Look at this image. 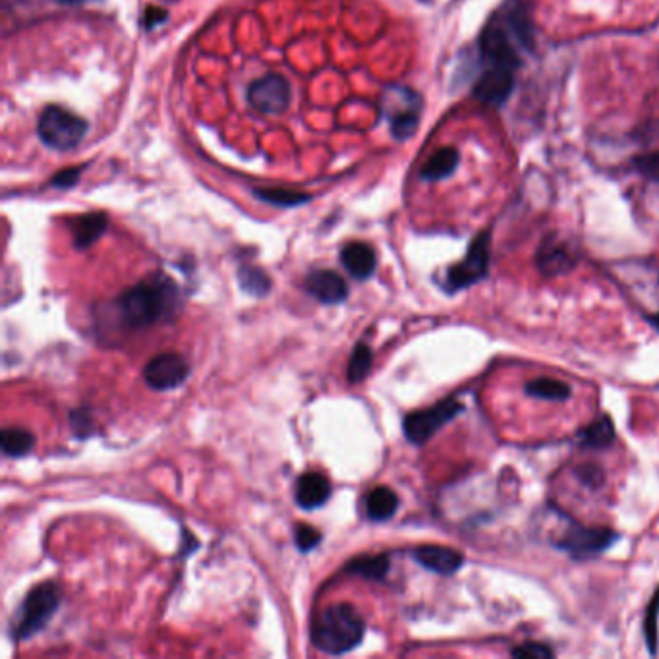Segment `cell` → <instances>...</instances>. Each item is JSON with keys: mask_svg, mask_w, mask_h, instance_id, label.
Masks as SVG:
<instances>
[{"mask_svg": "<svg viewBox=\"0 0 659 659\" xmlns=\"http://www.w3.org/2000/svg\"><path fill=\"white\" fill-rule=\"evenodd\" d=\"M116 308L126 325L144 329L161 321H174L182 310V294L167 275L155 273L122 292L116 300Z\"/></svg>", "mask_w": 659, "mask_h": 659, "instance_id": "1", "label": "cell"}, {"mask_svg": "<svg viewBox=\"0 0 659 659\" xmlns=\"http://www.w3.org/2000/svg\"><path fill=\"white\" fill-rule=\"evenodd\" d=\"M366 636V623L350 603L325 607L312 625V642L329 656H343L356 650Z\"/></svg>", "mask_w": 659, "mask_h": 659, "instance_id": "2", "label": "cell"}, {"mask_svg": "<svg viewBox=\"0 0 659 659\" xmlns=\"http://www.w3.org/2000/svg\"><path fill=\"white\" fill-rule=\"evenodd\" d=\"M60 605V590L53 582H43L35 586L24 603L18 609L12 625V638L16 642L29 640L37 632L43 631L47 623L53 619Z\"/></svg>", "mask_w": 659, "mask_h": 659, "instance_id": "3", "label": "cell"}, {"mask_svg": "<svg viewBox=\"0 0 659 659\" xmlns=\"http://www.w3.org/2000/svg\"><path fill=\"white\" fill-rule=\"evenodd\" d=\"M87 122L82 116L74 115L62 107H47L39 118V138L41 142L57 151H68L84 140Z\"/></svg>", "mask_w": 659, "mask_h": 659, "instance_id": "4", "label": "cell"}, {"mask_svg": "<svg viewBox=\"0 0 659 659\" xmlns=\"http://www.w3.org/2000/svg\"><path fill=\"white\" fill-rule=\"evenodd\" d=\"M464 410V404L457 399L437 402L435 406L412 412L404 418V435L414 445H424L431 437L441 430L445 424L455 420L460 412Z\"/></svg>", "mask_w": 659, "mask_h": 659, "instance_id": "5", "label": "cell"}, {"mask_svg": "<svg viewBox=\"0 0 659 659\" xmlns=\"http://www.w3.org/2000/svg\"><path fill=\"white\" fill-rule=\"evenodd\" d=\"M489 240H491L489 232H482L472 240L464 259L447 271V279H445L447 290L459 292L462 288L472 287L488 277Z\"/></svg>", "mask_w": 659, "mask_h": 659, "instance_id": "6", "label": "cell"}, {"mask_svg": "<svg viewBox=\"0 0 659 659\" xmlns=\"http://www.w3.org/2000/svg\"><path fill=\"white\" fill-rule=\"evenodd\" d=\"M246 99L252 109L263 115H281L290 107L292 91L283 76L267 74L250 84L246 91Z\"/></svg>", "mask_w": 659, "mask_h": 659, "instance_id": "7", "label": "cell"}, {"mask_svg": "<svg viewBox=\"0 0 659 659\" xmlns=\"http://www.w3.org/2000/svg\"><path fill=\"white\" fill-rule=\"evenodd\" d=\"M615 540L617 534L611 528H603V526L588 528V526L573 524L569 530L563 532L561 540L555 545L565 549L576 559H588L603 553L607 547L615 544Z\"/></svg>", "mask_w": 659, "mask_h": 659, "instance_id": "8", "label": "cell"}, {"mask_svg": "<svg viewBox=\"0 0 659 659\" xmlns=\"http://www.w3.org/2000/svg\"><path fill=\"white\" fill-rule=\"evenodd\" d=\"M188 373L190 368L180 354L163 352L147 362L144 379L145 383L155 391H171L188 379Z\"/></svg>", "mask_w": 659, "mask_h": 659, "instance_id": "9", "label": "cell"}, {"mask_svg": "<svg viewBox=\"0 0 659 659\" xmlns=\"http://www.w3.org/2000/svg\"><path fill=\"white\" fill-rule=\"evenodd\" d=\"M515 87V70L486 66L474 86V97L484 105H503Z\"/></svg>", "mask_w": 659, "mask_h": 659, "instance_id": "10", "label": "cell"}, {"mask_svg": "<svg viewBox=\"0 0 659 659\" xmlns=\"http://www.w3.org/2000/svg\"><path fill=\"white\" fill-rule=\"evenodd\" d=\"M412 557L426 571L443 576L459 573L464 565V555L460 551L443 545H420L412 551Z\"/></svg>", "mask_w": 659, "mask_h": 659, "instance_id": "11", "label": "cell"}, {"mask_svg": "<svg viewBox=\"0 0 659 659\" xmlns=\"http://www.w3.org/2000/svg\"><path fill=\"white\" fill-rule=\"evenodd\" d=\"M308 292L319 300L321 304L333 306L343 304L348 298V285L337 271L329 269H316L306 277Z\"/></svg>", "mask_w": 659, "mask_h": 659, "instance_id": "12", "label": "cell"}, {"mask_svg": "<svg viewBox=\"0 0 659 659\" xmlns=\"http://www.w3.org/2000/svg\"><path fill=\"white\" fill-rule=\"evenodd\" d=\"M420 109H422V99L418 93L406 89L404 93V103L397 105L391 103V113H389V122H391V134L397 140H408L414 136L420 124Z\"/></svg>", "mask_w": 659, "mask_h": 659, "instance_id": "13", "label": "cell"}, {"mask_svg": "<svg viewBox=\"0 0 659 659\" xmlns=\"http://www.w3.org/2000/svg\"><path fill=\"white\" fill-rule=\"evenodd\" d=\"M296 503L298 507L312 511L323 507L331 497V482L317 472H306L296 484Z\"/></svg>", "mask_w": 659, "mask_h": 659, "instance_id": "14", "label": "cell"}, {"mask_svg": "<svg viewBox=\"0 0 659 659\" xmlns=\"http://www.w3.org/2000/svg\"><path fill=\"white\" fill-rule=\"evenodd\" d=\"M341 261L344 269L360 281L370 279L377 265V258L373 252L372 246L366 242H350L346 244L341 252Z\"/></svg>", "mask_w": 659, "mask_h": 659, "instance_id": "15", "label": "cell"}, {"mask_svg": "<svg viewBox=\"0 0 659 659\" xmlns=\"http://www.w3.org/2000/svg\"><path fill=\"white\" fill-rule=\"evenodd\" d=\"M107 215L105 213H86L74 219L72 223V234H74V246L78 250H86L91 244H95L103 232L107 230Z\"/></svg>", "mask_w": 659, "mask_h": 659, "instance_id": "16", "label": "cell"}, {"mask_svg": "<svg viewBox=\"0 0 659 659\" xmlns=\"http://www.w3.org/2000/svg\"><path fill=\"white\" fill-rule=\"evenodd\" d=\"M536 261H538V269L544 275H563L574 267L571 252L565 246H561L557 242H549V240L540 248Z\"/></svg>", "mask_w": 659, "mask_h": 659, "instance_id": "17", "label": "cell"}, {"mask_svg": "<svg viewBox=\"0 0 659 659\" xmlns=\"http://www.w3.org/2000/svg\"><path fill=\"white\" fill-rule=\"evenodd\" d=\"M399 511V495L389 488H375L366 497V513L373 522H385Z\"/></svg>", "mask_w": 659, "mask_h": 659, "instance_id": "18", "label": "cell"}, {"mask_svg": "<svg viewBox=\"0 0 659 659\" xmlns=\"http://www.w3.org/2000/svg\"><path fill=\"white\" fill-rule=\"evenodd\" d=\"M459 165V153L455 147H441L437 149L428 163L422 167V178L435 182L451 176Z\"/></svg>", "mask_w": 659, "mask_h": 659, "instance_id": "19", "label": "cell"}, {"mask_svg": "<svg viewBox=\"0 0 659 659\" xmlns=\"http://www.w3.org/2000/svg\"><path fill=\"white\" fill-rule=\"evenodd\" d=\"M389 557L387 555H360V557H354L346 563L344 571L350 574H358L366 580H383L387 573H389Z\"/></svg>", "mask_w": 659, "mask_h": 659, "instance_id": "20", "label": "cell"}, {"mask_svg": "<svg viewBox=\"0 0 659 659\" xmlns=\"http://www.w3.org/2000/svg\"><path fill=\"white\" fill-rule=\"evenodd\" d=\"M613 439H615V428L607 416L598 418L596 422H592L588 428H584L578 433L580 447H584V449L609 447L613 443Z\"/></svg>", "mask_w": 659, "mask_h": 659, "instance_id": "21", "label": "cell"}, {"mask_svg": "<svg viewBox=\"0 0 659 659\" xmlns=\"http://www.w3.org/2000/svg\"><path fill=\"white\" fill-rule=\"evenodd\" d=\"M0 443H2V453L6 457L22 459L33 449L35 437L31 431L24 430V428H4Z\"/></svg>", "mask_w": 659, "mask_h": 659, "instance_id": "22", "label": "cell"}, {"mask_svg": "<svg viewBox=\"0 0 659 659\" xmlns=\"http://www.w3.org/2000/svg\"><path fill=\"white\" fill-rule=\"evenodd\" d=\"M238 283L240 288L250 296H267L271 290V277L254 265H244L238 269Z\"/></svg>", "mask_w": 659, "mask_h": 659, "instance_id": "23", "label": "cell"}, {"mask_svg": "<svg viewBox=\"0 0 659 659\" xmlns=\"http://www.w3.org/2000/svg\"><path fill=\"white\" fill-rule=\"evenodd\" d=\"M526 393L530 397L544 399V401H567L571 397V387L563 381L542 377V379L530 381L526 385Z\"/></svg>", "mask_w": 659, "mask_h": 659, "instance_id": "24", "label": "cell"}, {"mask_svg": "<svg viewBox=\"0 0 659 659\" xmlns=\"http://www.w3.org/2000/svg\"><path fill=\"white\" fill-rule=\"evenodd\" d=\"M373 354L368 344L360 343L354 346L350 362H348V381L360 383L368 377L372 370Z\"/></svg>", "mask_w": 659, "mask_h": 659, "instance_id": "25", "label": "cell"}, {"mask_svg": "<svg viewBox=\"0 0 659 659\" xmlns=\"http://www.w3.org/2000/svg\"><path fill=\"white\" fill-rule=\"evenodd\" d=\"M259 200L271 205H279V207H298L304 205L312 200V196L302 194V192H292L287 188H263V190H256L254 192Z\"/></svg>", "mask_w": 659, "mask_h": 659, "instance_id": "26", "label": "cell"}, {"mask_svg": "<svg viewBox=\"0 0 659 659\" xmlns=\"http://www.w3.org/2000/svg\"><path fill=\"white\" fill-rule=\"evenodd\" d=\"M658 617H659V590L654 594L652 602L646 609V619H644V636H646V644L648 650L652 654H656L658 650Z\"/></svg>", "mask_w": 659, "mask_h": 659, "instance_id": "27", "label": "cell"}, {"mask_svg": "<svg viewBox=\"0 0 659 659\" xmlns=\"http://www.w3.org/2000/svg\"><path fill=\"white\" fill-rule=\"evenodd\" d=\"M294 536H296L298 549L304 551V553L316 549L317 545L321 544V532L314 526H310V524H298Z\"/></svg>", "mask_w": 659, "mask_h": 659, "instance_id": "28", "label": "cell"}, {"mask_svg": "<svg viewBox=\"0 0 659 659\" xmlns=\"http://www.w3.org/2000/svg\"><path fill=\"white\" fill-rule=\"evenodd\" d=\"M511 656L518 659H549L553 658V650L549 646H545V644H532V642H528V644H522V646L515 648L511 652Z\"/></svg>", "mask_w": 659, "mask_h": 659, "instance_id": "29", "label": "cell"}, {"mask_svg": "<svg viewBox=\"0 0 659 659\" xmlns=\"http://www.w3.org/2000/svg\"><path fill=\"white\" fill-rule=\"evenodd\" d=\"M70 424H72L74 433L82 439H86L93 433V420H91V416L87 414L86 410H74L70 414Z\"/></svg>", "mask_w": 659, "mask_h": 659, "instance_id": "30", "label": "cell"}, {"mask_svg": "<svg viewBox=\"0 0 659 659\" xmlns=\"http://www.w3.org/2000/svg\"><path fill=\"white\" fill-rule=\"evenodd\" d=\"M578 478H580L584 484L592 486V488L600 486L603 482L602 470H600L598 466H594V464H584V466H580V468H578Z\"/></svg>", "mask_w": 659, "mask_h": 659, "instance_id": "31", "label": "cell"}, {"mask_svg": "<svg viewBox=\"0 0 659 659\" xmlns=\"http://www.w3.org/2000/svg\"><path fill=\"white\" fill-rule=\"evenodd\" d=\"M636 165H638V171L642 172L644 176L659 182V155H646V157L638 159Z\"/></svg>", "mask_w": 659, "mask_h": 659, "instance_id": "32", "label": "cell"}, {"mask_svg": "<svg viewBox=\"0 0 659 659\" xmlns=\"http://www.w3.org/2000/svg\"><path fill=\"white\" fill-rule=\"evenodd\" d=\"M78 178H80V169H68V171L58 172L57 176L51 180V184L57 188H70L78 182Z\"/></svg>", "mask_w": 659, "mask_h": 659, "instance_id": "33", "label": "cell"}, {"mask_svg": "<svg viewBox=\"0 0 659 659\" xmlns=\"http://www.w3.org/2000/svg\"><path fill=\"white\" fill-rule=\"evenodd\" d=\"M167 18V12L165 10H159V8H149L147 14H145V22H147V28H153L157 26L159 22H165Z\"/></svg>", "mask_w": 659, "mask_h": 659, "instance_id": "34", "label": "cell"}, {"mask_svg": "<svg viewBox=\"0 0 659 659\" xmlns=\"http://www.w3.org/2000/svg\"><path fill=\"white\" fill-rule=\"evenodd\" d=\"M648 323H650L654 329H658L659 331V314H652V316H648Z\"/></svg>", "mask_w": 659, "mask_h": 659, "instance_id": "35", "label": "cell"}, {"mask_svg": "<svg viewBox=\"0 0 659 659\" xmlns=\"http://www.w3.org/2000/svg\"><path fill=\"white\" fill-rule=\"evenodd\" d=\"M60 4H68V6H76V4H84V2H91V0H57Z\"/></svg>", "mask_w": 659, "mask_h": 659, "instance_id": "36", "label": "cell"}]
</instances>
